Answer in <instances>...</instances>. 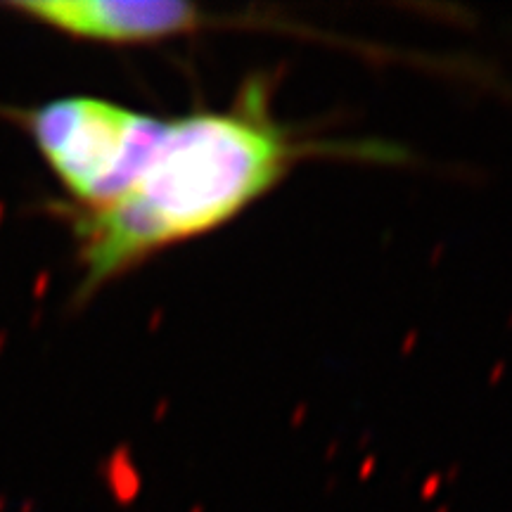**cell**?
Instances as JSON below:
<instances>
[{
    "instance_id": "obj_1",
    "label": "cell",
    "mask_w": 512,
    "mask_h": 512,
    "mask_svg": "<svg viewBox=\"0 0 512 512\" xmlns=\"http://www.w3.org/2000/svg\"><path fill=\"white\" fill-rule=\"evenodd\" d=\"M304 155L306 145L271 117L266 93L254 86L230 110L169 119L150 166L121 200L67 209L81 297L235 221Z\"/></svg>"
},
{
    "instance_id": "obj_2",
    "label": "cell",
    "mask_w": 512,
    "mask_h": 512,
    "mask_svg": "<svg viewBox=\"0 0 512 512\" xmlns=\"http://www.w3.org/2000/svg\"><path fill=\"white\" fill-rule=\"evenodd\" d=\"M19 124L67 192V209L95 211L138 183L169 119L91 95H67L22 110Z\"/></svg>"
},
{
    "instance_id": "obj_3",
    "label": "cell",
    "mask_w": 512,
    "mask_h": 512,
    "mask_svg": "<svg viewBox=\"0 0 512 512\" xmlns=\"http://www.w3.org/2000/svg\"><path fill=\"white\" fill-rule=\"evenodd\" d=\"M5 8L62 36L105 46H150L211 24L183 0H24Z\"/></svg>"
}]
</instances>
